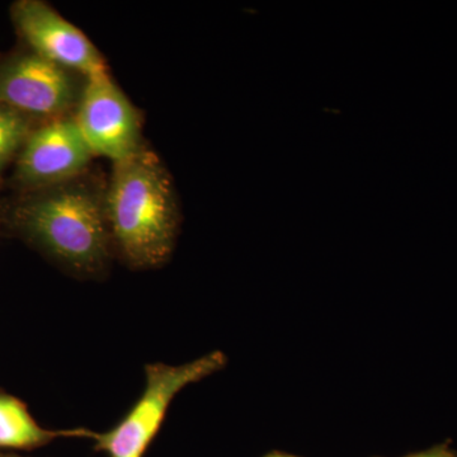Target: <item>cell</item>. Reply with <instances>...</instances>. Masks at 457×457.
Returning <instances> with one entry per match:
<instances>
[{
	"mask_svg": "<svg viewBox=\"0 0 457 457\" xmlns=\"http://www.w3.org/2000/svg\"><path fill=\"white\" fill-rule=\"evenodd\" d=\"M106 182L83 174L23 192L5 207L8 228L77 278H98L113 248L104 213Z\"/></svg>",
	"mask_w": 457,
	"mask_h": 457,
	"instance_id": "6da1fadb",
	"label": "cell"
},
{
	"mask_svg": "<svg viewBox=\"0 0 457 457\" xmlns=\"http://www.w3.org/2000/svg\"><path fill=\"white\" fill-rule=\"evenodd\" d=\"M104 213L113 254L126 266L153 270L170 260L179 233V200L163 161L145 144L113 163Z\"/></svg>",
	"mask_w": 457,
	"mask_h": 457,
	"instance_id": "7a4b0ae2",
	"label": "cell"
},
{
	"mask_svg": "<svg viewBox=\"0 0 457 457\" xmlns=\"http://www.w3.org/2000/svg\"><path fill=\"white\" fill-rule=\"evenodd\" d=\"M227 363V356L221 351L210 352L182 365L149 363L145 366V387L140 398L113 428L96 432L95 450L108 457H144L177 394L220 371Z\"/></svg>",
	"mask_w": 457,
	"mask_h": 457,
	"instance_id": "3957f363",
	"label": "cell"
},
{
	"mask_svg": "<svg viewBox=\"0 0 457 457\" xmlns=\"http://www.w3.org/2000/svg\"><path fill=\"white\" fill-rule=\"evenodd\" d=\"M84 82L25 46L0 57V104L36 122L71 116Z\"/></svg>",
	"mask_w": 457,
	"mask_h": 457,
	"instance_id": "277c9868",
	"label": "cell"
},
{
	"mask_svg": "<svg viewBox=\"0 0 457 457\" xmlns=\"http://www.w3.org/2000/svg\"><path fill=\"white\" fill-rule=\"evenodd\" d=\"M71 117L95 158L117 163L144 145L140 111L110 71L86 78Z\"/></svg>",
	"mask_w": 457,
	"mask_h": 457,
	"instance_id": "5b68a950",
	"label": "cell"
},
{
	"mask_svg": "<svg viewBox=\"0 0 457 457\" xmlns=\"http://www.w3.org/2000/svg\"><path fill=\"white\" fill-rule=\"evenodd\" d=\"M95 155L73 117L37 123L13 163L18 194L62 185L88 173Z\"/></svg>",
	"mask_w": 457,
	"mask_h": 457,
	"instance_id": "8992f818",
	"label": "cell"
},
{
	"mask_svg": "<svg viewBox=\"0 0 457 457\" xmlns=\"http://www.w3.org/2000/svg\"><path fill=\"white\" fill-rule=\"evenodd\" d=\"M12 23L23 46L83 78L107 73L101 51L88 36L42 0H18Z\"/></svg>",
	"mask_w": 457,
	"mask_h": 457,
	"instance_id": "52a82bcc",
	"label": "cell"
},
{
	"mask_svg": "<svg viewBox=\"0 0 457 457\" xmlns=\"http://www.w3.org/2000/svg\"><path fill=\"white\" fill-rule=\"evenodd\" d=\"M88 429H47L36 422L22 400L0 392V450H35L57 438H95Z\"/></svg>",
	"mask_w": 457,
	"mask_h": 457,
	"instance_id": "ba28073f",
	"label": "cell"
},
{
	"mask_svg": "<svg viewBox=\"0 0 457 457\" xmlns=\"http://www.w3.org/2000/svg\"><path fill=\"white\" fill-rule=\"evenodd\" d=\"M37 123L40 122L0 104V187L5 170L14 163Z\"/></svg>",
	"mask_w": 457,
	"mask_h": 457,
	"instance_id": "9c48e42d",
	"label": "cell"
},
{
	"mask_svg": "<svg viewBox=\"0 0 457 457\" xmlns=\"http://www.w3.org/2000/svg\"><path fill=\"white\" fill-rule=\"evenodd\" d=\"M403 457H457V451L451 447L449 442H444V444L435 445L431 449L409 453Z\"/></svg>",
	"mask_w": 457,
	"mask_h": 457,
	"instance_id": "30bf717a",
	"label": "cell"
},
{
	"mask_svg": "<svg viewBox=\"0 0 457 457\" xmlns=\"http://www.w3.org/2000/svg\"><path fill=\"white\" fill-rule=\"evenodd\" d=\"M262 457H302L293 455V453H281V451H272V453H267V455Z\"/></svg>",
	"mask_w": 457,
	"mask_h": 457,
	"instance_id": "8fae6325",
	"label": "cell"
},
{
	"mask_svg": "<svg viewBox=\"0 0 457 457\" xmlns=\"http://www.w3.org/2000/svg\"><path fill=\"white\" fill-rule=\"evenodd\" d=\"M0 457H27V456L18 455V453H0Z\"/></svg>",
	"mask_w": 457,
	"mask_h": 457,
	"instance_id": "7c38bea8",
	"label": "cell"
},
{
	"mask_svg": "<svg viewBox=\"0 0 457 457\" xmlns=\"http://www.w3.org/2000/svg\"><path fill=\"white\" fill-rule=\"evenodd\" d=\"M375 457H378V456H375Z\"/></svg>",
	"mask_w": 457,
	"mask_h": 457,
	"instance_id": "4fadbf2b",
	"label": "cell"
}]
</instances>
